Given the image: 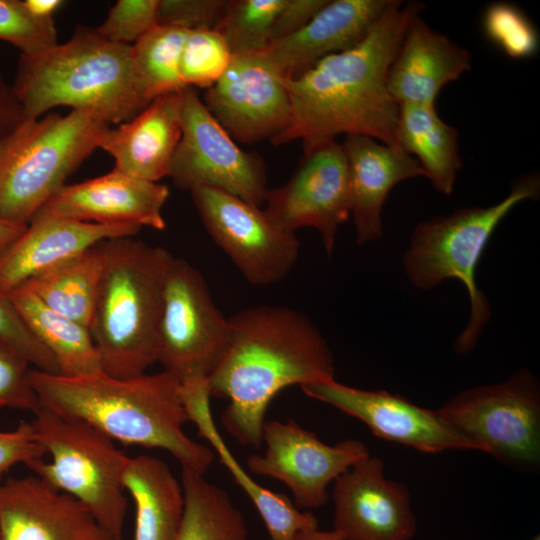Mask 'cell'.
I'll use <instances>...</instances> for the list:
<instances>
[{
    "mask_svg": "<svg viewBox=\"0 0 540 540\" xmlns=\"http://www.w3.org/2000/svg\"><path fill=\"white\" fill-rule=\"evenodd\" d=\"M418 2L390 0L364 38L328 55L295 78H285L291 119L273 145L301 140L303 151L341 134L365 135L399 146V104L387 87V74Z\"/></svg>",
    "mask_w": 540,
    "mask_h": 540,
    "instance_id": "1",
    "label": "cell"
},
{
    "mask_svg": "<svg viewBox=\"0 0 540 540\" xmlns=\"http://www.w3.org/2000/svg\"><path fill=\"white\" fill-rule=\"evenodd\" d=\"M232 334L208 378L210 397L225 398L221 422L237 442L259 447L267 408L291 385L335 379L332 352L305 314L260 305L229 317Z\"/></svg>",
    "mask_w": 540,
    "mask_h": 540,
    "instance_id": "2",
    "label": "cell"
},
{
    "mask_svg": "<svg viewBox=\"0 0 540 540\" xmlns=\"http://www.w3.org/2000/svg\"><path fill=\"white\" fill-rule=\"evenodd\" d=\"M28 379L39 407L80 419L113 441L165 450L201 475L213 462V451L185 434L181 382L165 370L116 378L101 370L67 377L30 368Z\"/></svg>",
    "mask_w": 540,
    "mask_h": 540,
    "instance_id": "3",
    "label": "cell"
},
{
    "mask_svg": "<svg viewBox=\"0 0 540 540\" xmlns=\"http://www.w3.org/2000/svg\"><path fill=\"white\" fill-rule=\"evenodd\" d=\"M12 85L25 120L68 106L93 111L118 125L148 105L135 79L131 45L108 41L83 26L62 44L36 55H20Z\"/></svg>",
    "mask_w": 540,
    "mask_h": 540,
    "instance_id": "4",
    "label": "cell"
},
{
    "mask_svg": "<svg viewBox=\"0 0 540 540\" xmlns=\"http://www.w3.org/2000/svg\"><path fill=\"white\" fill-rule=\"evenodd\" d=\"M101 246L104 268L89 331L101 371L135 377L157 362L162 289L174 256L134 236Z\"/></svg>",
    "mask_w": 540,
    "mask_h": 540,
    "instance_id": "5",
    "label": "cell"
},
{
    "mask_svg": "<svg viewBox=\"0 0 540 540\" xmlns=\"http://www.w3.org/2000/svg\"><path fill=\"white\" fill-rule=\"evenodd\" d=\"M539 194V176L525 175L496 204L461 208L423 221L413 230L403 255V268L410 282L416 288L429 290L447 279H457L466 287L470 316L455 341L458 354L474 349L491 318L489 301L476 282L477 265L491 236L517 204L535 200Z\"/></svg>",
    "mask_w": 540,
    "mask_h": 540,
    "instance_id": "6",
    "label": "cell"
},
{
    "mask_svg": "<svg viewBox=\"0 0 540 540\" xmlns=\"http://www.w3.org/2000/svg\"><path fill=\"white\" fill-rule=\"evenodd\" d=\"M111 126L83 109L22 122L0 143V219L27 225Z\"/></svg>",
    "mask_w": 540,
    "mask_h": 540,
    "instance_id": "7",
    "label": "cell"
},
{
    "mask_svg": "<svg viewBox=\"0 0 540 540\" xmlns=\"http://www.w3.org/2000/svg\"><path fill=\"white\" fill-rule=\"evenodd\" d=\"M31 424L50 460L26 466L51 488L81 502L113 540H123L128 503L122 478L129 456L77 418L39 407Z\"/></svg>",
    "mask_w": 540,
    "mask_h": 540,
    "instance_id": "8",
    "label": "cell"
},
{
    "mask_svg": "<svg viewBox=\"0 0 540 540\" xmlns=\"http://www.w3.org/2000/svg\"><path fill=\"white\" fill-rule=\"evenodd\" d=\"M437 410L471 450L515 470H538L540 386L527 368L503 382L462 391Z\"/></svg>",
    "mask_w": 540,
    "mask_h": 540,
    "instance_id": "9",
    "label": "cell"
},
{
    "mask_svg": "<svg viewBox=\"0 0 540 540\" xmlns=\"http://www.w3.org/2000/svg\"><path fill=\"white\" fill-rule=\"evenodd\" d=\"M229 317L217 308L202 273L173 257L163 284L157 362L180 382L208 379L226 353Z\"/></svg>",
    "mask_w": 540,
    "mask_h": 540,
    "instance_id": "10",
    "label": "cell"
},
{
    "mask_svg": "<svg viewBox=\"0 0 540 540\" xmlns=\"http://www.w3.org/2000/svg\"><path fill=\"white\" fill-rule=\"evenodd\" d=\"M181 97V137L168 174L174 185L219 189L261 207L268 190L261 155L237 146L194 87L185 86Z\"/></svg>",
    "mask_w": 540,
    "mask_h": 540,
    "instance_id": "11",
    "label": "cell"
},
{
    "mask_svg": "<svg viewBox=\"0 0 540 540\" xmlns=\"http://www.w3.org/2000/svg\"><path fill=\"white\" fill-rule=\"evenodd\" d=\"M190 194L206 231L250 284L269 286L291 272L299 255L295 233L225 191L198 187Z\"/></svg>",
    "mask_w": 540,
    "mask_h": 540,
    "instance_id": "12",
    "label": "cell"
},
{
    "mask_svg": "<svg viewBox=\"0 0 540 540\" xmlns=\"http://www.w3.org/2000/svg\"><path fill=\"white\" fill-rule=\"evenodd\" d=\"M263 205L285 231L295 233L303 227L319 231L330 256L338 229L350 216L349 167L342 144L329 140L303 151L291 178L268 189Z\"/></svg>",
    "mask_w": 540,
    "mask_h": 540,
    "instance_id": "13",
    "label": "cell"
},
{
    "mask_svg": "<svg viewBox=\"0 0 540 540\" xmlns=\"http://www.w3.org/2000/svg\"><path fill=\"white\" fill-rule=\"evenodd\" d=\"M262 441L266 448L263 454H252L247 459L248 469L283 482L293 495V503L304 510L325 505L329 484L369 455L359 440L328 445L294 420L265 421Z\"/></svg>",
    "mask_w": 540,
    "mask_h": 540,
    "instance_id": "14",
    "label": "cell"
},
{
    "mask_svg": "<svg viewBox=\"0 0 540 540\" xmlns=\"http://www.w3.org/2000/svg\"><path fill=\"white\" fill-rule=\"evenodd\" d=\"M202 101L233 139L246 144L271 141L291 119L285 78L262 52L233 55Z\"/></svg>",
    "mask_w": 540,
    "mask_h": 540,
    "instance_id": "15",
    "label": "cell"
},
{
    "mask_svg": "<svg viewBox=\"0 0 540 540\" xmlns=\"http://www.w3.org/2000/svg\"><path fill=\"white\" fill-rule=\"evenodd\" d=\"M333 529L344 540H411L417 520L410 493L389 480L378 457L355 462L332 490Z\"/></svg>",
    "mask_w": 540,
    "mask_h": 540,
    "instance_id": "16",
    "label": "cell"
},
{
    "mask_svg": "<svg viewBox=\"0 0 540 540\" xmlns=\"http://www.w3.org/2000/svg\"><path fill=\"white\" fill-rule=\"evenodd\" d=\"M300 387L308 397L362 421L382 439L426 453L471 450L438 410L422 408L401 395L358 389L335 379Z\"/></svg>",
    "mask_w": 540,
    "mask_h": 540,
    "instance_id": "17",
    "label": "cell"
},
{
    "mask_svg": "<svg viewBox=\"0 0 540 540\" xmlns=\"http://www.w3.org/2000/svg\"><path fill=\"white\" fill-rule=\"evenodd\" d=\"M1 540H113L74 497L36 475L0 481Z\"/></svg>",
    "mask_w": 540,
    "mask_h": 540,
    "instance_id": "18",
    "label": "cell"
},
{
    "mask_svg": "<svg viewBox=\"0 0 540 540\" xmlns=\"http://www.w3.org/2000/svg\"><path fill=\"white\" fill-rule=\"evenodd\" d=\"M166 185L129 176L117 169L79 183L63 185L39 210L98 224H131L164 230Z\"/></svg>",
    "mask_w": 540,
    "mask_h": 540,
    "instance_id": "19",
    "label": "cell"
},
{
    "mask_svg": "<svg viewBox=\"0 0 540 540\" xmlns=\"http://www.w3.org/2000/svg\"><path fill=\"white\" fill-rule=\"evenodd\" d=\"M140 230L131 224L83 222L38 211L0 255V291L8 294L100 242L135 236Z\"/></svg>",
    "mask_w": 540,
    "mask_h": 540,
    "instance_id": "20",
    "label": "cell"
},
{
    "mask_svg": "<svg viewBox=\"0 0 540 540\" xmlns=\"http://www.w3.org/2000/svg\"><path fill=\"white\" fill-rule=\"evenodd\" d=\"M389 1L328 0L305 26L271 41L262 53L284 78H295L361 41Z\"/></svg>",
    "mask_w": 540,
    "mask_h": 540,
    "instance_id": "21",
    "label": "cell"
},
{
    "mask_svg": "<svg viewBox=\"0 0 540 540\" xmlns=\"http://www.w3.org/2000/svg\"><path fill=\"white\" fill-rule=\"evenodd\" d=\"M471 69V53L415 15L390 64L387 87L400 104L435 106L444 86Z\"/></svg>",
    "mask_w": 540,
    "mask_h": 540,
    "instance_id": "22",
    "label": "cell"
},
{
    "mask_svg": "<svg viewBox=\"0 0 540 540\" xmlns=\"http://www.w3.org/2000/svg\"><path fill=\"white\" fill-rule=\"evenodd\" d=\"M341 144L349 167L350 215L361 245L382 236V208L392 188L425 174L401 147L365 135H346Z\"/></svg>",
    "mask_w": 540,
    "mask_h": 540,
    "instance_id": "23",
    "label": "cell"
},
{
    "mask_svg": "<svg viewBox=\"0 0 540 540\" xmlns=\"http://www.w3.org/2000/svg\"><path fill=\"white\" fill-rule=\"evenodd\" d=\"M181 90L155 98L135 117L105 132L99 148L112 156L115 169L150 182L168 176L181 137Z\"/></svg>",
    "mask_w": 540,
    "mask_h": 540,
    "instance_id": "24",
    "label": "cell"
},
{
    "mask_svg": "<svg viewBox=\"0 0 540 540\" xmlns=\"http://www.w3.org/2000/svg\"><path fill=\"white\" fill-rule=\"evenodd\" d=\"M181 398L188 421L195 424L199 435L208 441L221 464L248 495L271 540H293L302 531L318 528L317 518L311 512L301 511L285 494L273 492L257 483L236 460L213 419L208 379L181 382Z\"/></svg>",
    "mask_w": 540,
    "mask_h": 540,
    "instance_id": "25",
    "label": "cell"
},
{
    "mask_svg": "<svg viewBox=\"0 0 540 540\" xmlns=\"http://www.w3.org/2000/svg\"><path fill=\"white\" fill-rule=\"evenodd\" d=\"M122 483L135 505L134 540H175L184 494L170 467L148 455L129 457Z\"/></svg>",
    "mask_w": 540,
    "mask_h": 540,
    "instance_id": "26",
    "label": "cell"
},
{
    "mask_svg": "<svg viewBox=\"0 0 540 540\" xmlns=\"http://www.w3.org/2000/svg\"><path fill=\"white\" fill-rule=\"evenodd\" d=\"M7 295L30 332L54 357L58 374L77 377L101 370L88 327L49 308L24 285Z\"/></svg>",
    "mask_w": 540,
    "mask_h": 540,
    "instance_id": "27",
    "label": "cell"
},
{
    "mask_svg": "<svg viewBox=\"0 0 540 540\" xmlns=\"http://www.w3.org/2000/svg\"><path fill=\"white\" fill-rule=\"evenodd\" d=\"M397 139L433 187L449 196L462 167L457 129L439 117L435 106L405 103L399 105Z\"/></svg>",
    "mask_w": 540,
    "mask_h": 540,
    "instance_id": "28",
    "label": "cell"
},
{
    "mask_svg": "<svg viewBox=\"0 0 540 540\" xmlns=\"http://www.w3.org/2000/svg\"><path fill=\"white\" fill-rule=\"evenodd\" d=\"M101 243L31 278L24 286L49 308L89 328L104 268Z\"/></svg>",
    "mask_w": 540,
    "mask_h": 540,
    "instance_id": "29",
    "label": "cell"
},
{
    "mask_svg": "<svg viewBox=\"0 0 540 540\" xmlns=\"http://www.w3.org/2000/svg\"><path fill=\"white\" fill-rule=\"evenodd\" d=\"M184 512L175 540H250L241 511L204 475L181 471Z\"/></svg>",
    "mask_w": 540,
    "mask_h": 540,
    "instance_id": "30",
    "label": "cell"
},
{
    "mask_svg": "<svg viewBox=\"0 0 540 540\" xmlns=\"http://www.w3.org/2000/svg\"><path fill=\"white\" fill-rule=\"evenodd\" d=\"M188 30L156 25L131 45L135 79L147 104L185 87L180 76V59Z\"/></svg>",
    "mask_w": 540,
    "mask_h": 540,
    "instance_id": "31",
    "label": "cell"
},
{
    "mask_svg": "<svg viewBox=\"0 0 540 540\" xmlns=\"http://www.w3.org/2000/svg\"><path fill=\"white\" fill-rule=\"evenodd\" d=\"M284 0H230L214 29L226 40L232 55L264 51L272 41L276 17Z\"/></svg>",
    "mask_w": 540,
    "mask_h": 540,
    "instance_id": "32",
    "label": "cell"
},
{
    "mask_svg": "<svg viewBox=\"0 0 540 540\" xmlns=\"http://www.w3.org/2000/svg\"><path fill=\"white\" fill-rule=\"evenodd\" d=\"M232 56L226 40L216 29L188 31L180 59L182 82L194 88H210L226 71Z\"/></svg>",
    "mask_w": 540,
    "mask_h": 540,
    "instance_id": "33",
    "label": "cell"
},
{
    "mask_svg": "<svg viewBox=\"0 0 540 540\" xmlns=\"http://www.w3.org/2000/svg\"><path fill=\"white\" fill-rule=\"evenodd\" d=\"M486 36L513 59L533 56L539 47V35L528 17L515 5L494 3L483 15Z\"/></svg>",
    "mask_w": 540,
    "mask_h": 540,
    "instance_id": "34",
    "label": "cell"
},
{
    "mask_svg": "<svg viewBox=\"0 0 540 540\" xmlns=\"http://www.w3.org/2000/svg\"><path fill=\"white\" fill-rule=\"evenodd\" d=\"M0 40L21 55H36L58 44L54 19L35 17L20 0H0Z\"/></svg>",
    "mask_w": 540,
    "mask_h": 540,
    "instance_id": "35",
    "label": "cell"
},
{
    "mask_svg": "<svg viewBox=\"0 0 540 540\" xmlns=\"http://www.w3.org/2000/svg\"><path fill=\"white\" fill-rule=\"evenodd\" d=\"M159 0H118L95 32L108 41L132 45L158 25Z\"/></svg>",
    "mask_w": 540,
    "mask_h": 540,
    "instance_id": "36",
    "label": "cell"
},
{
    "mask_svg": "<svg viewBox=\"0 0 540 540\" xmlns=\"http://www.w3.org/2000/svg\"><path fill=\"white\" fill-rule=\"evenodd\" d=\"M29 366L18 350L0 340V409L38 410L39 401L28 379Z\"/></svg>",
    "mask_w": 540,
    "mask_h": 540,
    "instance_id": "37",
    "label": "cell"
},
{
    "mask_svg": "<svg viewBox=\"0 0 540 540\" xmlns=\"http://www.w3.org/2000/svg\"><path fill=\"white\" fill-rule=\"evenodd\" d=\"M0 340L12 345L36 369L58 374L52 354L34 337L7 294L0 291Z\"/></svg>",
    "mask_w": 540,
    "mask_h": 540,
    "instance_id": "38",
    "label": "cell"
},
{
    "mask_svg": "<svg viewBox=\"0 0 540 540\" xmlns=\"http://www.w3.org/2000/svg\"><path fill=\"white\" fill-rule=\"evenodd\" d=\"M226 0H159L158 24L176 26L188 31L214 28Z\"/></svg>",
    "mask_w": 540,
    "mask_h": 540,
    "instance_id": "39",
    "label": "cell"
},
{
    "mask_svg": "<svg viewBox=\"0 0 540 540\" xmlns=\"http://www.w3.org/2000/svg\"><path fill=\"white\" fill-rule=\"evenodd\" d=\"M45 455L31 422L21 420L14 430H0V481L13 466L20 463L27 465Z\"/></svg>",
    "mask_w": 540,
    "mask_h": 540,
    "instance_id": "40",
    "label": "cell"
},
{
    "mask_svg": "<svg viewBox=\"0 0 540 540\" xmlns=\"http://www.w3.org/2000/svg\"><path fill=\"white\" fill-rule=\"evenodd\" d=\"M328 0H284L273 31L272 41L289 36L303 26L327 3Z\"/></svg>",
    "mask_w": 540,
    "mask_h": 540,
    "instance_id": "41",
    "label": "cell"
},
{
    "mask_svg": "<svg viewBox=\"0 0 540 540\" xmlns=\"http://www.w3.org/2000/svg\"><path fill=\"white\" fill-rule=\"evenodd\" d=\"M25 121L22 105L0 70V143Z\"/></svg>",
    "mask_w": 540,
    "mask_h": 540,
    "instance_id": "42",
    "label": "cell"
},
{
    "mask_svg": "<svg viewBox=\"0 0 540 540\" xmlns=\"http://www.w3.org/2000/svg\"><path fill=\"white\" fill-rule=\"evenodd\" d=\"M26 9L40 19H53L54 13L63 4L61 0H25Z\"/></svg>",
    "mask_w": 540,
    "mask_h": 540,
    "instance_id": "43",
    "label": "cell"
},
{
    "mask_svg": "<svg viewBox=\"0 0 540 540\" xmlns=\"http://www.w3.org/2000/svg\"><path fill=\"white\" fill-rule=\"evenodd\" d=\"M26 226L0 219V255L22 234Z\"/></svg>",
    "mask_w": 540,
    "mask_h": 540,
    "instance_id": "44",
    "label": "cell"
},
{
    "mask_svg": "<svg viewBox=\"0 0 540 540\" xmlns=\"http://www.w3.org/2000/svg\"><path fill=\"white\" fill-rule=\"evenodd\" d=\"M293 540H344L334 530L322 531L319 528L298 533Z\"/></svg>",
    "mask_w": 540,
    "mask_h": 540,
    "instance_id": "45",
    "label": "cell"
},
{
    "mask_svg": "<svg viewBox=\"0 0 540 540\" xmlns=\"http://www.w3.org/2000/svg\"><path fill=\"white\" fill-rule=\"evenodd\" d=\"M527 540H540V535L537 533V534L533 535L532 537H530Z\"/></svg>",
    "mask_w": 540,
    "mask_h": 540,
    "instance_id": "46",
    "label": "cell"
},
{
    "mask_svg": "<svg viewBox=\"0 0 540 540\" xmlns=\"http://www.w3.org/2000/svg\"><path fill=\"white\" fill-rule=\"evenodd\" d=\"M0 540H1V536H0Z\"/></svg>",
    "mask_w": 540,
    "mask_h": 540,
    "instance_id": "47",
    "label": "cell"
}]
</instances>
